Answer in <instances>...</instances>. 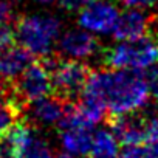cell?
Wrapping results in <instances>:
<instances>
[{
  "label": "cell",
  "mask_w": 158,
  "mask_h": 158,
  "mask_svg": "<svg viewBox=\"0 0 158 158\" xmlns=\"http://www.w3.org/2000/svg\"><path fill=\"white\" fill-rule=\"evenodd\" d=\"M119 14L121 13L113 2L93 0L90 5H87L84 10L79 11L77 23L81 28L93 34L107 36V34H113Z\"/></svg>",
  "instance_id": "8992f818"
},
{
  "label": "cell",
  "mask_w": 158,
  "mask_h": 158,
  "mask_svg": "<svg viewBox=\"0 0 158 158\" xmlns=\"http://www.w3.org/2000/svg\"><path fill=\"white\" fill-rule=\"evenodd\" d=\"M82 93L104 99L112 116L138 112L147 104L150 95L141 71L115 68L92 71Z\"/></svg>",
  "instance_id": "6da1fadb"
},
{
  "label": "cell",
  "mask_w": 158,
  "mask_h": 158,
  "mask_svg": "<svg viewBox=\"0 0 158 158\" xmlns=\"http://www.w3.org/2000/svg\"><path fill=\"white\" fill-rule=\"evenodd\" d=\"M118 158H144V152L139 146L138 147H126V150L123 153H119Z\"/></svg>",
  "instance_id": "7402d4cb"
},
{
  "label": "cell",
  "mask_w": 158,
  "mask_h": 158,
  "mask_svg": "<svg viewBox=\"0 0 158 158\" xmlns=\"http://www.w3.org/2000/svg\"><path fill=\"white\" fill-rule=\"evenodd\" d=\"M22 158H54L51 146L40 136H34L30 146L25 149Z\"/></svg>",
  "instance_id": "2e32d148"
},
{
  "label": "cell",
  "mask_w": 158,
  "mask_h": 158,
  "mask_svg": "<svg viewBox=\"0 0 158 158\" xmlns=\"http://www.w3.org/2000/svg\"><path fill=\"white\" fill-rule=\"evenodd\" d=\"M0 85V138H2L10 129L19 123V116L23 113V109L16 102L10 92V82L2 81Z\"/></svg>",
  "instance_id": "4fadbf2b"
},
{
  "label": "cell",
  "mask_w": 158,
  "mask_h": 158,
  "mask_svg": "<svg viewBox=\"0 0 158 158\" xmlns=\"http://www.w3.org/2000/svg\"><path fill=\"white\" fill-rule=\"evenodd\" d=\"M92 2L93 0H57L59 8L65 13H79Z\"/></svg>",
  "instance_id": "ac0fdd59"
},
{
  "label": "cell",
  "mask_w": 158,
  "mask_h": 158,
  "mask_svg": "<svg viewBox=\"0 0 158 158\" xmlns=\"http://www.w3.org/2000/svg\"><path fill=\"white\" fill-rule=\"evenodd\" d=\"M33 64V54L20 47H10L0 51V81L11 82Z\"/></svg>",
  "instance_id": "8fae6325"
},
{
  "label": "cell",
  "mask_w": 158,
  "mask_h": 158,
  "mask_svg": "<svg viewBox=\"0 0 158 158\" xmlns=\"http://www.w3.org/2000/svg\"><path fill=\"white\" fill-rule=\"evenodd\" d=\"M70 104V99H65L59 95H47L40 99L33 101L27 106L25 112L30 118V121L36 126L50 127V126H59L62 121L67 107Z\"/></svg>",
  "instance_id": "ba28073f"
},
{
  "label": "cell",
  "mask_w": 158,
  "mask_h": 158,
  "mask_svg": "<svg viewBox=\"0 0 158 158\" xmlns=\"http://www.w3.org/2000/svg\"><path fill=\"white\" fill-rule=\"evenodd\" d=\"M146 81H147V87L150 95L158 99V67H150L149 70H146Z\"/></svg>",
  "instance_id": "d6986e66"
},
{
  "label": "cell",
  "mask_w": 158,
  "mask_h": 158,
  "mask_svg": "<svg viewBox=\"0 0 158 158\" xmlns=\"http://www.w3.org/2000/svg\"><path fill=\"white\" fill-rule=\"evenodd\" d=\"M56 48L60 57L84 60L98 53L99 42L93 33L84 28H71L59 36Z\"/></svg>",
  "instance_id": "52a82bcc"
},
{
  "label": "cell",
  "mask_w": 158,
  "mask_h": 158,
  "mask_svg": "<svg viewBox=\"0 0 158 158\" xmlns=\"http://www.w3.org/2000/svg\"><path fill=\"white\" fill-rule=\"evenodd\" d=\"M14 14V5L11 0H0V25L10 23Z\"/></svg>",
  "instance_id": "ffe728a7"
},
{
  "label": "cell",
  "mask_w": 158,
  "mask_h": 158,
  "mask_svg": "<svg viewBox=\"0 0 158 158\" xmlns=\"http://www.w3.org/2000/svg\"><path fill=\"white\" fill-rule=\"evenodd\" d=\"M10 92L25 112L28 104L53 92L51 73L42 62L31 64L17 79H14L13 84H10Z\"/></svg>",
  "instance_id": "277c9868"
},
{
  "label": "cell",
  "mask_w": 158,
  "mask_h": 158,
  "mask_svg": "<svg viewBox=\"0 0 158 158\" xmlns=\"http://www.w3.org/2000/svg\"><path fill=\"white\" fill-rule=\"evenodd\" d=\"M0 158H20L13 152H6V150H0Z\"/></svg>",
  "instance_id": "603a6c76"
},
{
  "label": "cell",
  "mask_w": 158,
  "mask_h": 158,
  "mask_svg": "<svg viewBox=\"0 0 158 158\" xmlns=\"http://www.w3.org/2000/svg\"><path fill=\"white\" fill-rule=\"evenodd\" d=\"M34 3H39V5H51L54 2H57V0H33Z\"/></svg>",
  "instance_id": "d4e9b609"
},
{
  "label": "cell",
  "mask_w": 158,
  "mask_h": 158,
  "mask_svg": "<svg viewBox=\"0 0 158 158\" xmlns=\"http://www.w3.org/2000/svg\"><path fill=\"white\" fill-rule=\"evenodd\" d=\"M119 139L112 129H98L93 132L90 156L92 158H118Z\"/></svg>",
  "instance_id": "5bb4252c"
},
{
  "label": "cell",
  "mask_w": 158,
  "mask_h": 158,
  "mask_svg": "<svg viewBox=\"0 0 158 158\" xmlns=\"http://www.w3.org/2000/svg\"><path fill=\"white\" fill-rule=\"evenodd\" d=\"M109 126L118 136L119 143L126 147H138L144 144L149 135L147 118L135 116L133 113L112 116V119H109Z\"/></svg>",
  "instance_id": "9c48e42d"
},
{
  "label": "cell",
  "mask_w": 158,
  "mask_h": 158,
  "mask_svg": "<svg viewBox=\"0 0 158 158\" xmlns=\"http://www.w3.org/2000/svg\"><path fill=\"white\" fill-rule=\"evenodd\" d=\"M16 39V30H13L8 23L0 25V51L13 47Z\"/></svg>",
  "instance_id": "e0dca14e"
},
{
  "label": "cell",
  "mask_w": 158,
  "mask_h": 158,
  "mask_svg": "<svg viewBox=\"0 0 158 158\" xmlns=\"http://www.w3.org/2000/svg\"><path fill=\"white\" fill-rule=\"evenodd\" d=\"M51 81H53V92L65 99H73L74 96L81 95L92 70L87 64L74 59H60L53 67Z\"/></svg>",
  "instance_id": "5b68a950"
},
{
  "label": "cell",
  "mask_w": 158,
  "mask_h": 158,
  "mask_svg": "<svg viewBox=\"0 0 158 158\" xmlns=\"http://www.w3.org/2000/svg\"><path fill=\"white\" fill-rule=\"evenodd\" d=\"M59 139L62 149L74 156L90 155L93 133L92 129L87 127H62L59 129Z\"/></svg>",
  "instance_id": "7c38bea8"
},
{
  "label": "cell",
  "mask_w": 158,
  "mask_h": 158,
  "mask_svg": "<svg viewBox=\"0 0 158 158\" xmlns=\"http://www.w3.org/2000/svg\"><path fill=\"white\" fill-rule=\"evenodd\" d=\"M149 135L143 144L144 158H158V116H149Z\"/></svg>",
  "instance_id": "9a60e30c"
},
{
  "label": "cell",
  "mask_w": 158,
  "mask_h": 158,
  "mask_svg": "<svg viewBox=\"0 0 158 158\" xmlns=\"http://www.w3.org/2000/svg\"><path fill=\"white\" fill-rule=\"evenodd\" d=\"M126 8H136V10H150L153 8L158 0H119Z\"/></svg>",
  "instance_id": "44dd1931"
},
{
  "label": "cell",
  "mask_w": 158,
  "mask_h": 158,
  "mask_svg": "<svg viewBox=\"0 0 158 158\" xmlns=\"http://www.w3.org/2000/svg\"><path fill=\"white\" fill-rule=\"evenodd\" d=\"M152 28V17L144 13V10L127 8L119 14L116 27L113 30V37L116 40H135L147 36Z\"/></svg>",
  "instance_id": "30bf717a"
},
{
  "label": "cell",
  "mask_w": 158,
  "mask_h": 158,
  "mask_svg": "<svg viewBox=\"0 0 158 158\" xmlns=\"http://www.w3.org/2000/svg\"><path fill=\"white\" fill-rule=\"evenodd\" d=\"M104 62L115 70L144 71L158 62V42L144 36L135 40H119L104 54Z\"/></svg>",
  "instance_id": "3957f363"
},
{
  "label": "cell",
  "mask_w": 158,
  "mask_h": 158,
  "mask_svg": "<svg viewBox=\"0 0 158 158\" xmlns=\"http://www.w3.org/2000/svg\"><path fill=\"white\" fill-rule=\"evenodd\" d=\"M62 23L53 14H30L19 19L16 25V37L19 44L33 56H48L53 53Z\"/></svg>",
  "instance_id": "7a4b0ae2"
},
{
  "label": "cell",
  "mask_w": 158,
  "mask_h": 158,
  "mask_svg": "<svg viewBox=\"0 0 158 158\" xmlns=\"http://www.w3.org/2000/svg\"><path fill=\"white\" fill-rule=\"evenodd\" d=\"M54 158H77V156H74V155H71V153H68V152H59V153H56L54 155Z\"/></svg>",
  "instance_id": "cb8c5ba5"
}]
</instances>
